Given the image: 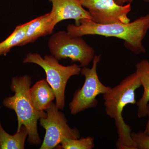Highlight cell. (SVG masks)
Wrapping results in <instances>:
<instances>
[{"instance_id": "13", "label": "cell", "mask_w": 149, "mask_h": 149, "mask_svg": "<svg viewBox=\"0 0 149 149\" xmlns=\"http://www.w3.org/2000/svg\"><path fill=\"white\" fill-rule=\"evenodd\" d=\"M28 136V130L24 125L16 134L11 135L5 131L0 122V149H24Z\"/></svg>"}, {"instance_id": "9", "label": "cell", "mask_w": 149, "mask_h": 149, "mask_svg": "<svg viewBox=\"0 0 149 149\" xmlns=\"http://www.w3.org/2000/svg\"><path fill=\"white\" fill-rule=\"evenodd\" d=\"M52 4L50 13L54 26L62 21L74 19L75 25H79L80 20L89 19L93 21L88 11L85 10L80 0H49Z\"/></svg>"}, {"instance_id": "10", "label": "cell", "mask_w": 149, "mask_h": 149, "mask_svg": "<svg viewBox=\"0 0 149 149\" xmlns=\"http://www.w3.org/2000/svg\"><path fill=\"white\" fill-rule=\"evenodd\" d=\"M54 27L50 12L31 20L20 46L34 42L40 37L50 35Z\"/></svg>"}, {"instance_id": "3", "label": "cell", "mask_w": 149, "mask_h": 149, "mask_svg": "<svg viewBox=\"0 0 149 149\" xmlns=\"http://www.w3.org/2000/svg\"><path fill=\"white\" fill-rule=\"evenodd\" d=\"M32 81L27 74L15 77L12 79L10 88L14 92L13 96L6 97L3 101V105L15 111L17 116V131L24 125L28 132V143L38 146L42 143L37 130V121L41 118H45L47 113L35 109L29 95V90Z\"/></svg>"}, {"instance_id": "12", "label": "cell", "mask_w": 149, "mask_h": 149, "mask_svg": "<svg viewBox=\"0 0 149 149\" xmlns=\"http://www.w3.org/2000/svg\"><path fill=\"white\" fill-rule=\"evenodd\" d=\"M136 73L139 75L144 92L137 104L138 115L139 118L147 116V105L149 102V61L143 60L136 65Z\"/></svg>"}, {"instance_id": "1", "label": "cell", "mask_w": 149, "mask_h": 149, "mask_svg": "<svg viewBox=\"0 0 149 149\" xmlns=\"http://www.w3.org/2000/svg\"><path fill=\"white\" fill-rule=\"evenodd\" d=\"M149 29V14L128 23L100 24L91 19H83L79 25L69 24L67 27V32L72 37L98 35L121 39L124 41L125 47L136 54L146 53L142 41Z\"/></svg>"}, {"instance_id": "8", "label": "cell", "mask_w": 149, "mask_h": 149, "mask_svg": "<svg viewBox=\"0 0 149 149\" xmlns=\"http://www.w3.org/2000/svg\"><path fill=\"white\" fill-rule=\"evenodd\" d=\"M83 7L88 9L93 21L100 24L130 22L128 14L131 3L125 6L118 4L114 0H80Z\"/></svg>"}, {"instance_id": "6", "label": "cell", "mask_w": 149, "mask_h": 149, "mask_svg": "<svg viewBox=\"0 0 149 149\" xmlns=\"http://www.w3.org/2000/svg\"><path fill=\"white\" fill-rule=\"evenodd\" d=\"M101 56H95L91 68L83 67L81 70L80 73L85 77V83L83 87L74 93L72 100L70 103L69 109L72 115L77 114L88 109L96 108L98 104L97 96L107 93L111 88L102 84L98 76L97 66Z\"/></svg>"}, {"instance_id": "11", "label": "cell", "mask_w": 149, "mask_h": 149, "mask_svg": "<svg viewBox=\"0 0 149 149\" xmlns=\"http://www.w3.org/2000/svg\"><path fill=\"white\" fill-rule=\"evenodd\" d=\"M29 93L33 107L39 111L47 109L56 98L53 89L45 79L35 83L29 89Z\"/></svg>"}, {"instance_id": "7", "label": "cell", "mask_w": 149, "mask_h": 149, "mask_svg": "<svg viewBox=\"0 0 149 149\" xmlns=\"http://www.w3.org/2000/svg\"><path fill=\"white\" fill-rule=\"evenodd\" d=\"M59 110L56 104L52 103L46 109L47 117L39 119L46 131L40 149H54L65 139L80 138L79 130L70 127L64 113Z\"/></svg>"}, {"instance_id": "16", "label": "cell", "mask_w": 149, "mask_h": 149, "mask_svg": "<svg viewBox=\"0 0 149 149\" xmlns=\"http://www.w3.org/2000/svg\"><path fill=\"white\" fill-rule=\"evenodd\" d=\"M131 136L137 149H149V136L146 135L144 131L140 130L137 133L131 132Z\"/></svg>"}, {"instance_id": "2", "label": "cell", "mask_w": 149, "mask_h": 149, "mask_svg": "<svg viewBox=\"0 0 149 149\" xmlns=\"http://www.w3.org/2000/svg\"><path fill=\"white\" fill-rule=\"evenodd\" d=\"M141 86L140 78L135 72L103 95L106 114L114 119L117 128L118 138L116 143L117 149H137L131 138V128L124 121L122 112L127 105L136 103L135 92Z\"/></svg>"}, {"instance_id": "4", "label": "cell", "mask_w": 149, "mask_h": 149, "mask_svg": "<svg viewBox=\"0 0 149 149\" xmlns=\"http://www.w3.org/2000/svg\"><path fill=\"white\" fill-rule=\"evenodd\" d=\"M23 63L38 65L44 70L47 81L55 94L56 105L60 110H63L67 83L70 77L80 74L81 67L76 64L63 66L52 55H45L42 58L40 54L32 53L27 54Z\"/></svg>"}, {"instance_id": "15", "label": "cell", "mask_w": 149, "mask_h": 149, "mask_svg": "<svg viewBox=\"0 0 149 149\" xmlns=\"http://www.w3.org/2000/svg\"><path fill=\"white\" fill-rule=\"evenodd\" d=\"M94 138L91 136L79 139H65L56 147L61 149H92L95 147Z\"/></svg>"}, {"instance_id": "5", "label": "cell", "mask_w": 149, "mask_h": 149, "mask_svg": "<svg viewBox=\"0 0 149 149\" xmlns=\"http://www.w3.org/2000/svg\"><path fill=\"white\" fill-rule=\"evenodd\" d=\"M48 47L51 55L58 60L70 58L80 63V67L88 66L95 56V51L82 37L70 36L67 32L60 31L49 39Z\"/></svg>"}, {"instance_id": "14", "label": "cell", "mask_w": 149, "mask_h": 149, "mask_svg": "<svg viewBox=\"0 0 149 149\" xmlns=\"http://www.w3.org/2000/svg\"><path fill=\"white\" fill-rule=\"evenodd\" d=\"M30 22L29 21L17 26L8 37L0 43V56H6L14 47H20L24 40Z\"/></svg>"}, {"instance_id": "17", "label": "cell", "mask_w": 149, "mask_h": 149, "mask_svg": "<svg viewBox=\"0 0 149 149\" xmlns=\"http://www.w3.org/2000/svg\"><path fill=\"white\" fill-rule=\"evenodd\" d=\"M147 108V116H148V120L146 125V128H145V130H144V133L146 135L149 136V102L148 104Z\"/></svg>"}, {"instance_id": "18", "label": "cell", "mask_w": 149, "mask_h": 149, "mask_svg": "<svg viewBox=\"0 0 149 149\" xmlns=\"http://www.w3.org/2000/svg\"><path fill=\"white\" fill-rule=\"evenodd\" d=\"M134 0H114L120 6H123L126 3H131ZM146 2L149 3V0H143Z\"/></svg>"}]
</instances>
